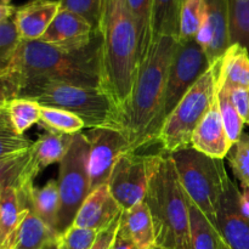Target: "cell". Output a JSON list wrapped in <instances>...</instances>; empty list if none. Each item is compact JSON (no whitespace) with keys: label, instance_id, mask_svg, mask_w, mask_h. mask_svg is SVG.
I'll use <instances>...</instances> for the list:
<instances>
[{"label":"cell","instance_id":"46","mask_svg":"<svg viewBox=\"0 0 249 249\" xmlns=\"http://www.w3.org/2000/svg\"><path fill=\"white\" fill-rule=\"evenodd\" d=\"M0 1H1V4L10 5V2H11V0H0Z\"/></svg>","mask_w":249,"mask_h":249},{"label":"cell","instance_id":"28","mask_svg":"<svg viewBox=\"0 0 249 249\" xmlns=\"http://www.w3.org/2000/svg\"><path fill=\"white\" fill-rule=\"evenodd\" d=\"M41 106L38 102L28 99L16 97L7 102V113L15 130L21 135L40 121Z\"/></svg>","mask_w":249,"mask_h":249},{"label":"cell","instance_id":"16","mask_svg":"<svg viewBox=\"0 0 249 249\" xmlns=\"http://www.w3.org/2000/svg\"><path fill=\"white\" fill-rule=\"evenodd\" d=\"M191 147L216 160H224L232 147L221 119L218 99H215L209 111L197 125L192 135Z\"/></svg>","mask_w":249,"mask_h":249},{"label":"cell","instance_id":"10","mask_svg":"<svg viewBox=\"0 0 249 249\" xmlns=\"http://www.w3.org/2000/svg\"><path fill=\"white\" fill-rule=\"evenodd\" d=\"M211 66L203 48L197 43L196 39L186 41L178 40L165 89L163 111L164 121Z\"/></svg>","mask_w":249,"mask_h":249},{"label":"cell","instance_id":"40","mask_svg":"<svg viewBox=\"0 0 249 249\" xmlns=\"http://www.w3.org/2000/svg\"><path fill=\"white\" fill-rule=\"evenodd\" d=\"M12 99H16V88L9 73L0 74V105H5Z\"/></svg>","mask_w":249,"mask_h":249},{"label":"cell","instance_id":"2","mask_svg":"<svg viewBox=\"0 0 249 249\" xmlns=\"http://www.w3.org/2000/svg\"><path fill=\"white\" fill-rule=\"evenodd\" d=\"M7 73L15 88L27 79H55L102 88L101 34L79 50H65L41 40H21Z\"/></svg>","mask_w":249,"mask_h":249},{"label":"cell","instance_id":"27","mask_svg":"<svg viewBox=\"0 0 249 249\" xmlns=\"http://www.w3.org/2000/svg\"><path fill=\"white\" fill-rule=\"evenodd\" d=\"M33 143L14 129L7 113V104L0 106V158L24 152L32 148Z\"/></svg>","mask_w":249,"mask_h":249},{"label":"cell","instance_id":"39","mask_svg":"<svg viewBox=\"0 0 249 249\" xmlns=\"http://www.w3.org/2000/svg\"><path fill=\"white\" fill-rule=\"evenodd\" d=\"M123 214V213H122ZM122 216V215H121ZM121 216L113 221L111 225L105 230L100 231L97 233L96 238H95L94 243H92L91 248L90 249H109L111 248L112 243H113L114 238H116L117 232L119 229V223H121Z\"/></svg>","mask_w":249,"mask_h":249},{"label":"cell","instance_id":"31","mask_svg":"<svg viewBox=\"0 0 249 249\" xmlns=\"http://www.w3.org/2000/svg\"><path fill=\"white\" fill-rule=\"evenodd\" d=\"M230 41L249 50V0H230Z\"/></svg>","mask_w":249,"mask_h":249},{"label":"cell","instance_id":"13","mask_svg":"<svg viewBox=\"0 0 249 249\" xmlns=\"http://www.w3.org/2000/svg\"><path fill=\"white\" fill-rule=\"evenodd\" d=\"M206 18L196 40L211 65L220 60L230 41V0H204Z\"/></svg>","mask_w":249,"mask_h":249},{"label":"cell","instance_id":"15","mask_svg":"<svg viewBox=\"0 0 249 249\" xmlns=\"http://www.w3.org/2000/svg\"><path fill=\"white\" fill-rule=\"evenodd\" d=\"M109 191L108 184L90 192L75 215L73 225L100 232L108 228L123 213Z\"/></svg>","mask_w":249,"mask_h":249},{"label":"cell","instance_id":"37","mask_svg":"<svg viewBox=\"0 0 249 249\" xmlns=\"http://www.w3.org/2000/svg\"><path fill=\"white\" fill-rule=\"evenodd\" d=\"M97 231L89 230V229L78 228L72 225L66 232L58 238V248L60 249H90L95 238L97 236Z\"/></svg>","mask_w":249,"mask_h":249},{"label":"cell","instance_id":"20","mask_svg":"<svg viewBox=\"0 0 249 249\" xmlns=\"http://www.w3.org/2000/svg\"><path fill=\"white\" fill-rule=\"evenodd\" d=\"M119 228L139 249H160L156 243L150 209L145 201L139 202L130 209L123 212Z\"/></svg>","mask_w":249,"mask_h":249},{"label":"cell","instance_id":"19","mask_svg":"<svg viewBox=\"0 0 249 249\" xmlns=\"http://www.w3.org/2000/svg\"><path fill=\"white\" fill-rule=\"evenodd\" d=\"M74 134L46 130L32 146L29 170L34 178L53 163H60L72 145Z\"/></svg>","mask_w":249,"mask_h":249},{"label":"cell","instance_id":"17","mask_svg":"<svg viewBox=\"0 0 249 249\" xmlns=\"http://www.w3.org/2000/svg\"><path fill=\"white\" fill-rule=\"evenodd\" d=\"M60 11L58 0H31L12 17L21 40H39Z\"/></svg>","mask_w":249,"mask_h":249},{"label":"cell","instance_id":"29","mask_svg":"<svg viewBox=\"0 0 249 249\" xmlns=\"http://www.w3.org/2000/svg\"><path fill=\"white\" fill-rule=\"evenodd\" d=\"M39 124L46 130L57 131L62 134H77L80 133L83 128H85L83 119H80L75 114L63 111V109L45 106H41L40 108Z\"/></svg>","mask_w":249,"mask_h":249},{"label":"cell","instance_id":"12","mask_svg":"<svg viewBox=\"0 0 249 249\" xmlns=\"http://www.w3.org/2000/svg\"><path fill=\"white\" fill-rule=\"evenodd\" d=\"M215 229L229 249H249V218L241 207V191L231 179L219 201Z\"/></svg>","mask_w":249,"mask_h":249},{"label":"cell","instance_id":"42","mask_svg":"<svg viewBox=\"0 0 249 249\" xmlns=\"http://www.w3.org/2000/svg\"><path fill=\"white\" fill-rule=\"evenodd\" d=\"M16 10L17 7L14 6V5H6V4H1L0 2V23L6 19L12 18L16 14Z\"/></svg>","mask_w":249,"mask_h":249},{"label":"cell","instance_id":"18","mask_svg":"<svg viewBox=\"0 0 249 249\" xmlns=\"http://www.w3.org/2000/svg\"><path fill=\"white\" fill-rule=\"evenodd\" d=\"M60 238L27 203L26 213L17 230L7 238L2 249H43L48 243Z\"/></svg>","mask_w":249,"mask_h":249},{"label":"cell","instance_id":"3","mask_svg":"<svg viewBox=\"0 0 249 249\" xmlns=\"http://www.w3.org/2000/svg\"><path fill=\"white\" fill-rule=\"evenodd\" d=\"M97 31L101 34L102 89L113 97L123 114L140 57L138 28L126 0H104Z\"/></svg>","mask_w":249,"mask_h":249},{"label":"cell","instance_id":"9","mask_svg":"<svg viewBox=\"0 0 249 249\" xmlns=\"http://www.w3.org/2000/svg\"><path fill=\"white\" fill-rule=\"evenodd\" d=\"M160 155L125 152L118 158L107 184L123 211H128L145 199Z\"/></svg>","mask_w":249,"mask_h":249},{"label":"cell","instance_id":"26","mask_svg":"<svg viewBox=\"0 0 249 249\" xmlns=\"http://www.w3.org/2000/svg\"><path fill=\"white\" fill-rule=\"evenodd\" d=\"M26 209L16 187H6L0 192V230L6 241L17 230Z\"/></svg>","mask_w":249,"mask_h":249},{"label":"cell","instance_id":"33","mask_svg":"<svg viewBox=\"0 0 249 249\" xmlns=\"http://www.w3.org/2000/svg\"><path fill=\"white\" fill-rule=\"evenodd\" d=\"M229 163L233 174L242 184V187L249 189V135L242 134L240 140L232 145L229 151Z\"/></svg>","mask_w":249,"mask_h":249},{"label":"cell","instance_id":"7","mask_svg":"<svg viewBox=\"0 0 249 249\" xmlns=\"http://www.w3.org/2000/svg\"><path fill=\"white\" fill-rule=\"evenodd\" d=\"M220 60L197 80L164 121L157 141L165 153L191 147L192 135L216 99Z\"/></svg>","mask_w":249,"mask_h":249},{"label":"cell","instance_id":"4","mask_svg":"<svg viewBox=\"0 0 249 249\" xmlns=\"http://www.w3.org/2000/svg\"><path fill=\"white\" fill-rule=\"evenodd\" d=\"M16 97L71 112L83 119L85 128H113L121 131L123 128L121 108L102 88L38 78L19 82Z\"/></svg>","mask_w":249,"mask_h":249},{"label":"cell","instance_id":"1","mask_svg":"<svg viewBox=\"0 0 249 249\" xmlns=\"http://www.w3.org/2000/svg\"><path fill=\"white\" fill-rule=\"evenodd\" d=\"M178 40L151 36L140 50L133 91L122 114V133L128 140L129 152H138L160 136L168 74Z\"/></svg>","mask_w":249,"mask_h":249},{"label":"cell","instance_id":"6","mask_svg":"<svg viewBox=\"0 0 249 249\" xmlns=\"http://www.w3.org/2000/svg\"><path fill=\"white\" fill-rule=\"evenodd\" d=\"M169 155L185 194L215 228L219 201L230 180L223 160L208 157L192 147Z\"/></svg>","mask_w":249,"mask_h":249},{"label":"cell","instance_id":"35","mask_svg":"<svg viewBox=\"0 0 249 249\" xmlns=\"http://www.w3.org/2000/svg\"><path fill=\"white\" fill-rule=\"evenodd\" d=\"M129 11L133 16L138 28L140 39V50L147 43L151 33V18H152L153 0H126Z\"/></svg>","mask_w":249,"mask_h":249},{"label":"cell","instance_id":"43","mask_svg":"<svg viewBox=\"0 0 249 249\" xmlns=\"http://www.w3.org/2000/svg\"><path fill=\"white\" fill-rule=\"evenodd\" d=\"M43 249H60V248H58V240L53 241V242L48 243V245H46Z\"/></svg>","mask_w":249,"mask_h":249},{"label":"cell","instance_id":"36","mask_svg":"<svg viewBox=\"0 0 249 249\" xmlns=\"http://www.w3.org/2000/svg\"><path fill=\"white\" fill-rule=\"evenodd\" d=\"M61 10H68L87 19L94 29H99L104 0H58Z\"/></svg>","mask_w":249,"mask_h":249},{"label":"cell","instance_id":"44","mask_svg":"<svg viewBox=\"0 0 249 249\" xmlns=\"http://www.w3.org/2000/svg\"><path fill=\"white\" fill-rule=\"evenodd\" d=\"M5 242H6V240H5L4 235H2L1 230H0V249H2V247H4Z\"/></svg>","mask_w":249,"mask_h":249},{"label":"cell","instance_id":"48","mask_svg":"<svg viewBox=\"0 0 249 249\" xmlns=\"http://www.w3.org/2000/svg\"><path fill=\"white\" fill-rule=\"evenodd\" d=\"M182 1H184V0H182Z\"/></svg>","mask_w":249,"mask_h":249},{"label":"cell","instance_id":"30","mask_svg":"<svg viewBox=\"0 0 249 249\" xmlns=\"http://www.w3.org/2000/svg\"><path fill=\"white\" fill-rule=\"evenodd\" d=\"M206 18L204 0H184L180 10L179 40H194Z\"/></svg>","mask_w":249,"mask_h":249},{"label":"cell","instance_id":"47","mask_svg":"<svg viewBox=\"0 0 249 249\" xmlns=\"http://www.w3.org/2000/svg\"><path fill=\"white\" fill-rule=\"evenodd\" d=\"M5 105H6V104H5ZM0 106H2V105H0Z\"/></svg>","mask_w":249,"mask_h":249},{"label":"cell","instance_id":"5","mask_svg":"<svg viewBox=\"0 0 249 249\" xmlns=\"http://www.w3.org/2000/svg\"><path fill=\"white\" fill-rule=\"evenodd\" d=\"M143 201L147 203L160 249H191L187 195L169 153H160Z\"/></svg>","mask_w":249,"mask_h":249},{"label":"cell","instance_id":"21","mask_svg":"<svg viewBox=\"0 0 249 249\" xmlns=\"http://www.w3.org/2000/svg\"><path fill=\"white\" fill-rule=\"evenodd\" d=\"M219 83L249 90V53L241 44H231L220 58Z\"/></svg>","mask_w":249,"mask_h":249},{"label":"cell","instance_id":"25","mask_svg":"<svg viewBox=\"0 0 249 249\" xmlns=\"http://www.w3.org/2000/svg\"><path fill=\"white\" fill-rule=\"evenodd\" d=\"M190 213V247L191 249H219L221 238L216 229L187 197Z\"/></svg>","mask_w":249,"mask_h":249},{"label":"cell","instance_id":"34","mask_svg":"<svg viewBox=\"0 0 249 249\" xmlns=\"http://www.w3.org/2000/svg\"><path fill=\"white\" fill-rule=\"evenodd\" d=\"M21 43L14 18L0 23V74L6 73Z\"/></svg>","mask_w":249,"mask_h":249},{"label":"cell","instance_id":"49","mask_svg":"<svg viewBox=\"0 0 249 249\" xmlns=\"http://www.w3.org/2000/svg\"><path fill=\"white\" fill-rule=\"evenodd\" d=\"M0 192H1V191H0Z\"/></svg>","mask_w":249,"mask_h":249},{"label":"cell","instance_id":"22","mask_svg":"<svg viewBox=\"0 0 249 249\" xmlns=\"http://www.w3.org/2000/svg\"><path fill=\"white\" fill-rule=\"evenodd\" d=\"M29 204L36 215L57 232L58 213H60V194L56 180H49L43 187H32L29 192Z\"/></svg>","mask_w":249,"mask_h":249},{"label":"cell","instance_id":"38","mask_svg":"<svg viewBox=\"0 0 249 249\" xmlns=\"http://www.w3.org/2000/svg\"><path fill=\"white\" fill-rule=\"evenodd\" d=\"M218 84L228 90L231 102L237 109L238 114L243 119L245 124L249 125V90L242 89V88H231L219 82Z\"/></svg>","mask_w":249,"mask_h":249},{"label":"cell","instance_id":"32","mask_svg":"<svg viewBox=\"0 0 249 249\" xmlns=\"http://www.w3.org/2000/svg\"><path fill=\"white\" fill-rule=\"evenodd\" d=\"M216 99H218L219 111H220L221 119H223L224 126H225L226 134L230 139L231 143H235L240 140L242 135L245 122L238 114L237 109L235 108L233 104L231 102L229 96L228 90L224 87L218 84V92H216Z\"/></svg>","mask_w":249,"mask_h":249},{"label":"cell","instance_id":"8","mask_svg":"<svg viewBox=\"0 0 249 249\" xmlns=\"http://www.w3.org/2000/svg\"><path fill=\"white\" fill-rule=\"evenodd\" d=\"M89 152L90 142L85 133H77L70 150L60 162L57 180L60 194L57 232L60 236L73 225L80 206L90 194Z\"/></svg>","mask_w":249,"mask_h":249},{"label":"cell","instance_id":"23","mask_svg":"<svg viewBox=\"0 0 249 249\" xmlns=\"http://www.w3.org/2000/svg\"><path fill=\"white\" fill-rule=\"evenodd\" d=\"M31 150L0 158V191L11 186L17 190L33 186L34 177L29 170Z\"/></svg>","mask_w":249,"mask_h":249},{"label":"cell","instance_id":"45","mask_svg":"<svg viewBox=\"0 0 249 249\" xmlns=\"http://www.w3.org/2000/svg\"><path fill=\"white\" fill-rule=\"evenodd\" d=\"M219 249H229V248L226 247L225 243H224L223 241H221V242H220V246H219Z\"/></svg>","mask_w":249,"mask_h":249},{"label":"cell","instance_id":"14","mask_svg":"<svg viewBox=\"0 0 249 249\" xmlns=\"http://www.w3.org/2000/svg\"><path fill=\"white\" fill-rule=\"evenodd\" d=\"M96 34V29L82 16L60 9L39 40L65 50H79L91 44Z\"/></svg>","mask_w":249,"mask_h":249},{"label":"cell","instance_id":"41","mask_svg":"<svg viewBox=\"0 0 249 249\" xmlns=\"http://www.w3.org/2000/svg\"><path fill=\"white\" fill-rule=\"evenodd\" d=\"M109 249H139L136 247L135 243L125 235L123 230H121V228L118 229V232H117L116 238H114L113 243H112L111 248Z\"/></svg>","mask_w":249,"mask_h":249},{"label":"cell","instance_id":"24","mask_svg":"<svg viewBox=\"0 0 249 249\" xmlns=\"http://www.w3.org/2000/svg\"><path fill=\"white\" fill-rule=\"evenodd\" d=\"M182 0H153L151 33L153 36H174L179 39L180 10Z\"/></svg>","mask_w":249,"mask_h":249},{"label":"cell","instance_id":"11","mask_svg":"<svg viewBox=\"0 0 249 249\" xmlns=\"http://www.w3.org/2000/svg\"><path fill=\"white\" fill-rule=\"evenodd\" d=\"M90 142V192L107 184L114 164L123 153L129 152L124 134L113 128H94L85 133Z\"/></svg>","mask_w":249,"mask_h":249}]
</instances>
